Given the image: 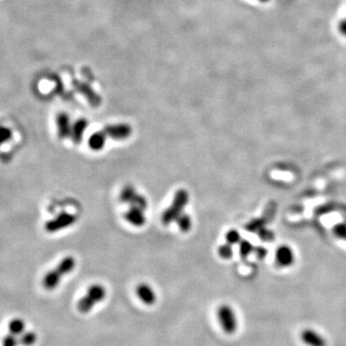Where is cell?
<instances>
[{"label":"cell","instance_id":"obj_6","mask_svg":"<svg viewBox=\"0 0 346 346\" xmlns=\"http://www.w3.org/2000/svg\"><path fill=\"white\" fill-rule=\"evenodd\" d=\"M107 137L115 141H123L132 134V128L126 123L107 125L102 130Z\"/></svg>","mask_w":346,"mask_h":346},{"label":"cell","instance_id":"obj_11","mask_svg":"<svg viewBox=\"0 0 346 346\" xmlns=\"http://www.w3.org/2000/svg\"><path fill=\"white\" fill-rule=\"evenodd\" d=\"M88 126H89V122L85 118H79L72 124L70 138L74 144H79L82 142L83 136Z\"/></svg>","mask_w":346,"mask_h":346},{"label":"cell","instance_id":"obj_4","mask_svg":"<svg viewBox=\"0 0 346 346\" xmlns=\"http://www.w3.org/2000/svg\"><path fill=\"white\" fill-rule=\"evenodd\" d=\"M218 318L222 330L226 334L233 335L236 333L238 329V320L233 308L227 304L221 305L218 310Z\"/></svg>","mask_w":346,"mask_h":346},{"label":"cell","instance_id":"obj_16","mask_svg":"<svg viewBox=\"0 0 346 346\" xmlns=\"http://www.w3.org/2000/svg\"><path fill=\"white\" fill-rule=\"evenodd\" d=\"M176 222L183 233H187L192 227V219L187 213H181L176 220Z\"/></svg>","mask_w":346,"mask_h":346},{"label":"cell","instance_id":"obj_7","mask_svg":"<svg viewBox=\"0 0 346 346\" xmlns=\"http://www.w3.org/2000/svg\"><path fill=\"white\" fill-rule=\"evenodd\" d=\"M301 339L307 346H327L326 338L311 328L304 329L301 332Z\"/></svg>","mask_w":346,"mask_h":346},{"label":"cell","instance_id":"obj_13","mask_svg":"<svg viewBox=\"0 0 346 346\" xmlns=\"http://www.w3.org/2000/svg\"><path fill=\"white\" fill-rule=\"evenodd\" d=\"M9 331L15 336H21L25 331V323L20 318H14L10 321Z\"/></svg>","mask_w":346,"mask_h":346},{"label":"cell","instance_id":"obj_20","mask_svg":"<svg viewBox=\"0 0 346 346\" xmlns=\"http://www.w3.org/2000/svg\"><path fill=\"white\" fill-rule=\"evenodd\" d=\"M12 136V133H11V130L9 128H6V127H0V145L2 144H4L5 142H7L11 138Z\"/></svg>","mask_w":346,"mask_h":346},{"label":"cell","instance_id":"obj_5","mask_svg":"<svg viewBox=\"0 0 346 346\" xmlns=\"http://www.w3.org/2000/svg\"><path fill=\"white\" fill-rule=\"evenodd\" d=\"M76 221V217L72 213L68 212H62L55 219L48 221L46 223V230L49 233H55L58 231L65 229L68 226H71Z\"/></svg>","mask_w":346,"mask_h":346},{"label":"cell","instance_id":"obj_3","mask_svg":"<svg viewBox=\"0 0 346 346\" xmlns=\"http://www.w3.org/2000/svg\"><path fill=\"white\" fill-rule=\"evenodd\" d=\"M106 296V289L101 285H93L87 291L86 295L81 298L77 303V309L80 313L87 314L91 312L97 303L101 302Z\"/></svg>","mask_w":346,"mask_h":346},{"label":"cell","instance_id":"obj_19","mask_svg":"<svg viewBox=\"0 0 346 346\" xmlns=\"http://www.w3.org/2000/svg\"><path fill=\"white\" fill-rule=\"evenodd\" d=\"M219 253L220 256L223 259H230L233 255V250H232V246L230 244H225V245H221L219 249Z\"/></svg>","mask_w":346,"mask_h":346},{"label":"cell","instance_id":"obj_10","mask_svg":"<svg viewBox=\"0 0 346 346\" xmlns=\"http://www.w3.org/2000/svg\"><path fill=\"white\" fill-rule=\"evenodd\" d=\"M124 218L125 220L128 221L130 224L137 226V227L144 226V223H145L144 210H142L136 206H131V208L126 211Z\"/></svg>","mask_w":346,"mask_h":346},{"label":"cell","instance_id":"obj_17","mask_svg":"<svg viewBox=\"0 0 346 346\" xmlns=\"http://www.w3.org/2000/svg\"><path fill=\"white\" fill-rule=\"evenodd\" d=\"M19 339V344L23 346H32L37 341V334L32 331L24 332Z\"/></svg>","mask_w":346,"mask_h":346},{"label":"cell","instance_id":"obj_21","mask_svg":"<svg viewBox=\"0 0 346 346\" xmlns=\"http://www.w3.org/2000/svg\"><path fill=\"white\" fill-rule=\"evenodd\" d=\"M226 239H227V241L229 244H233V243H236L238 242L239 240H240V235L237 231L232 230L229 231L226 235Z\"/></svg>","mask_w":346,"mask_h":346},{"label":"cell","instance_id":"obj_15","mask_svg":"<svg viewBox=\"0 0 346 346\" xmlns=\"http://www.w3.org/2000/svg\"><path fill=\"white\" fill-rule=\"evenodd\" d=\"M136 195H137V192L132 186H125L120 192L119 198H120V201L123 203L131 204V202L133 201Z\"/></svg>","mask_w":346,"mask_h":346},{"label":"cell","instance_id":"obj_14","mask_svg":"<svg viewBox=\"0 0 346 346\" xmlns=\"http://www.w3.org/2000/svg\"><path fill=\"white\" fill-rule=\"evenodd\" d=\"M277 261H278L279 265L282 267L289 266L293 261V256H292L290 250L287 247L281 248L279 250L278 253H277Z\"/></svg>","mask_w":346,"mask_h":346},{"label":"cell","instance_id":"obj_8","mask_svg":"<svg viewBox=\"0 0 346 346\" xmlns=\"http://www.w3.org/2000/svg\"><path fill=\"white\" fill-rule=\"evenodd\" d=\"M136 293H137V296L141 299V301L146 305H153L156 302L155 291L149 285L145 283H142L137 286Z\"/></svg>","mask_w":346,"mask_h":346},{"label":"cell","instance_id":"obj_9","mask_svg":"<svg viewBox=\"0 0 346 346\" xmlns=\"http://www.w3.org/2000/svg\"><path fill=\"white\" fill-rule=\"evenodd\" d=\"M58 135L60 139L65 140L68 137H70L71 133V127L70 118L66 113H61L57 116Z\"/></svg>","mask_w":346,"mask_h":346},{"label":"cell","instance_id":"obj_18","mask_svg":"<svg viewBox=\"0 0 346 346\" xmlns=\"http://www.w3.org/2000/svg\"><path fill=\"white\" fill-rule=\"evenodd\" d=\"M130 205H131V206H136V207H138V208H140V209H142V210H144V211H145V210L147 209V206H148L147 200L144 198L143 195L138 194V193H137V195L135 196L133 201L131 202Z\"/></svg>","mask_w":346,"mask_h":346},{"label":"cell","instance_id":"obj_2","mask_svg":"<svg viewBox=\"0 0 346 346\" xmlns=\"http://www.w3.org/2000/svg\"><path fill=\"white\" fill-rule=\"evenodd\" d=\"M189 193L186 190H179L175 192L171 205L163 211L162 214V222L163 225H169L172 221H175L182 213L183 209L189 202Z\"/></svg>","mask_w":346,"mask_h":346},{"label":"cell","instance_id":"obj_22","mask_svg":"<svg viewBox=\"0 0 346 346\" xmlns=\"http://www.w3.org/2000/svg\"><path fill=\"white\" fill-rule=\"evenodd\" d=\"M250 249H251V247H250L249 243L243 242L240 246V253L242 256H246L249 253Z\"/></svg>","mask_w":346,"mask_h":346},{"label":"cell","instance_id":"obj_1","mask_svg":"<svg viewBox=\"0 0 346 346\" xmlns=\"http://www.w3.org/2000/svg\"><path fill=\"white\" fill-rule=\"evenodd\" d=\"M75 260L72 257H66L65 259L62 260L56 269L49 271L45 275L42 280L44 288H47L48 290L57 288L62 277L66 274L70 273L75 268Z\"/></svg>","mask_w":346,"mask_h":346},{"label":"cell","instance_id":"obj_12","mask_svg":"<svg viewBox=\"0 0 346 346\" xmlns=\"http://www.w3.org/2000/svg\"><path fill=\"white\" fill-rule=\"evenodd\" d=\"M106 137L107 136L102 130L94 133L89 139L90 148L94 151H99V150L103 149V147L105 145Z\"/></svg>","mask_w":346,"mask_h":346}]
</instances>
